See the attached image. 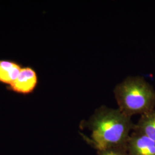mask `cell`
<instances>
[{
  "label": "cell",
  "instance_id": "277c9868",
  "mask_svg": "<svg viewBox=\"0 0 155 155\" xmlns=\"http://www.w3.org/2000/svg\"><path fill=\"white\" fill-rule=\"evenodd\" d=\"M127 151L129 155H155V142L133 131L127 141Z\"/></svg>",
  "mask_w": 155,
  "mask_h": 155
},
{
  "label": "cell",
  "instance_id": "5b68a950",
  "mask_svg": "<svg viewBox=\"0 0 155 155\" xmlns=\"http://www.w3.org/2000/svg\"><path fill=\"white\" fill-rule=\"evenodd\" d=\"M22 64L13 59H0V84L10 85L17 77L22 67Z\"/></svg>",
  "mask_w": 155,
  "mask_h": 155
},
{
  "label": "cell",
  "instance_id": "8992f818",
  "mask_svg": "<svg viewBox=\"0 0 155 155\" xmlns=\"http://www.w3.org/2000/svg\"><path fill=\"white\" fill-rule=\"evenodd\" d=\"M133 131L143 134L155 142V109L141 115Z\"/></svg>",
  "mask_w": 155,
  "mask_h": 155
},
{
  "label": "cell",
  "instance_id": "52a82bcc",
  "mask_svg": "<svg viewBox=\"0 0 155 155\" xmlns=\"http://www.w3.org/2000/svg\"><path fill=\"white\" fill-rule=\"evenodd\" d=\"M98 155H129L127 148H112L97 150Z\"/></svg>",
  "mask_w": 155,
  "mask_h": 155
},
{
  "label": "cell",
  "instance_id": "7a4b0ae2",
  "mask_svg": "<svg viewBox=\"0 0 155 155\" xmlns=\"http://www.w3.org/2000/svg\"><path fill=\"white\" fill-rule=\"evenodd\" d=\"M114 94L118 109L127 116H141L155 109V90L144 78L128 77L117 84Z\"/></svg>",
  "mask_w": 155,
  "mask_h": 155
},
{
  "label": "cell",
  "instance_id": "6da1fadb",
  "mask_svg": "<svg viewBox=\"0 0 155 155\" xmlns=\"http://www.w3.org/2000/svg\"><path fill=\"white\" fill-rule=\"evenodd\" d=\"M135 124L118 108L101 106L94 111L87 120L81 124L82 128L90 131V137H83L97 150L112 148L127 149L130 132Z\"/></svg>",
  "mask_w": 155,
  "mask_h": 155
},
{
  "label": "cell",
  "instance_id": "3957f363",
  "mask_svg": "<svg viewBox=\"0 0 155 155\" xmlns=\"http://www.w3.org/2000/svg\"><path fill=\"white\" fill-rule=\"evenodd\" d=\"M39 83V75L31 66H23L16 79L6 87V89L15 94L28 95L33 94Z\"/></svg>",
  "mask_w": 155,
  "mask_h": 155
}]
</instances>
